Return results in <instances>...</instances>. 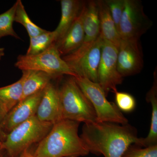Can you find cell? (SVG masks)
I'll list each match as a JSON object with an SVG mask.
<instances>
[{
    "label": "cell",
    "instance_id": "obj_1",
    "mask_svg": "<svg viewBox=\"0 0 157 157\" xmlns=\"http://www.w3.org/2000/svg\"><path fill=\"white\" fill-rule=\"evenodd\" d=\"M80 137L90 153L104 157H121L130 145L141 144L137 129L128 123L84 124Z\"/></svg>",
    "mask_w": 157,
    "mask_h": 157
},
{
    "label": "cell",
    "instance_id": "obj_2",
    "mask_svg": "<svg viewBox=\"0 0 157 157\" xmlns=\"http://www.w3.org/2000/svg\"><path fill=\"white\" fill-rule=\"evenodd\" d=\"M80 123L62 120L40 141L33 153L35 157H79L90 152L78 134Z\"/></svg>",
    "mask_w": 157,
    "mask_h": 157
},
{
    "label": "cell",
    "instance_id": "obj_3",
    "mask_svg": "<svg viewBox=\"0 0 157 157\" xmlns=\"http://www.w3.org/2000/svg\"><path fill=\"white\" fill-rule=\"evenodd\" d=\"M63 120L84 124L97 122L92 104L76 83L74 77L68 78L59 89Z\"/></svg>",
    "mask_w": 157,
    "mask_h": 157
},
{
    "label": "cell",
    "instance_id": "obj_4",
    "mask_svg": "<svg viewBox=\"0 0 157 157\" xmlns=\"http://www.w3.org/2000/svg\"><path fill=\"white\" fill-rule=\"evenodd\" d=\"M53 124L39 120L36 116L15 127L6 135L2 149L9 157H16L32 144L39 143L50 132Z\"/></svg>",
    "mask_w": 157,
    "mask_h": 157
},
{
    "label": "cell",
    "instance_id": "obj_5",
    "mask_svg": "<svg viewBox=\"0 0 157 157\" xmlns=\"http://www.w3.org/2000/svg\"><path fill=\"white\" fill-rule=\"evenodd\" d=\"M85 95L92 104L97 122H110L120 124L128 123V120L118 108L115 103L109 102L103 88L98 82L86 78L74 77Z\"/></svg>",
    "mask_w": 157,
    "mask_h": 157
},
{
    "label": "cell",
    "instance_id": "obj_6",
    "mask_svg": "<svg viewBox=\"0 0 157 157\" xmlns=\"http://www.w3.org/2000/svg\"><path fill=\"white\" fill-rule=\"evenodd\" d=\"M15 67L21 70H35L42 71L57 78L64 75L77 77L63 59L55 43L47 50L35 55H19Z\"/></svg>",
    "mask_w": 157,
    "mask_h": 157
},
{
    "label": "cell",
    "instance_id": "obj_7",
    "mask_svg": "<svg viewBox=\"0 0 157 157\" xmlns=\"http://www.w3.org/2000/svg\"><path fill=\"white\" fill-rule=\"evenodd\" d=\"M151 26V21L144 13L140 1L125 0L118 30L121 39H139Z\"/></svg>",
    "mask_w": 157,
    "mask_h": 157
},
{
    "label": "cell",
    "instance_id": "obj_8",
    "mask_svg": "<svg viewBox=\"0 0 157 157\" xmlns=\"http://www.w3.org/2000/svg\"><path fill=\"white\" fill-rule=\"evenodd\" d=\"M118 50L115 46L104 39L98 78L106 96L109 91H117V86L121 84L123 79L117 69Z\"/></svg>",
    "mask_w": 157,
    "mask_h": 157
},
{
    "label": "cell",
    "instance_id": "obj_9",
    "mask_svg": "<svg viewBox=\"0 0 157 157\" xmlns=\"http://www.w3.org/2000/svg\"><path fill=\"white\" fill-rule=\"evenodd\" d=\"M84 36L81 46L72 53L62 57L67 64L76 61L90 49L100 35L97 1H90L86 4L83 18Z\"/></svg>",
    "mask_w": 157,
    "mask_h": 157
},
{
    "label": "cell",
    "instance_id": "obj_10",
    "mask_svg": "<svg viewBox=\"0 0 157 157\" xmlns=\"http://www.w3.org/2000/svg\"><path fill=\"white\" fill-rule=\"evenodd\" d=\"M143 53L139 39H121L118 50L117 65L123 77L133 76L143 68Z\"/></svg>",
    "mask_w": 157,
    "mask_h": 157
},
{
    "label": "cell",
    "instance_id": "obj_11",
    "mask_svg": "<svg viewBox=\"0 0 157 157\" xmlns=\"http://www.w3.org/2000/svg\"><path fill=\"white\" fill-rule=\"evenodd\" d=\"M44 89L21 101L7 113L2 127L6 136L15 127L36 116Z\"/></svg>",
    "mask_w": 157,
    "mask_h": 157
},
{
    "label": "cell",
    "instance_id": "obj_12",
    "mask_svg": "<svg viewBox=\"0 0 157 157\" xmlns=\"http://www.w3.org/2000/svg\"><path fill=\"white\" fill-rule=\"evenodd\" d=\"M104 39L101 35L88 51L76 61L68 64L77 77L98 82V73Z\"/></svg>",
    "mask_w": 157,
    "mask_h": 157
},
{
    "label": "cell",
    "instance_id": "obj_13",
    "mask_svg": "<svg viewBox=\"0 0 157 157\" xmlns=\"http://www.w3.org/2000/svg\"><path fill=\"white\" fill-rule=\"evenodd\" d=\"M36 116L42 121L52 124L63 120L59 89L51 82L44 88Z\"/></svg>",
    "mask_w": 157,
    "mask_h": 157
},
{
    "label": "cell",
    "instance_id": "obj_14",
    "mask_svg": "<svg viewBox=\"0 0 157 157\" xmlns=\"http://www.w3.org/2000/svg\"><path fill=\"white\" fill-rule=\"evenodd\" d=\"M86 4V2L85 3L77 19L64 37L55 43L61 56L72 53L78 49L83 42L84 36L83 18Z\"/></svg>",
    "mask_w": 157,
    "mask_h": 157
},
{
    "label": "cell",
    "instance_id": "obj_15",
    "mask_svg": "<svg viewBox=\"0 0 157 157\" xmlns=\"http://www.w3.org/2000/svg\"><path fill=\"white\" fill-rule=\"evenodd\" d=\"M85 2L78 0H62L61 17L57 27L54 30L55 43L64 37L73 25L83 8Z\"/></svg>",
    "mask_w": 157,
    "mask_h": 157
},
{
    "label": "cell",
    "instance_id": "obj_16",
    "mask_svg": "<svg viewBox=\"0 0 157 157\" xmlns=\"http://www.w3.org/2000/svg\"><path fill=\"white\" fill-rule=\"evenodd\" d=\"M22 96L21 101L42 90L51 80L56 78L51 74L38 70H22Z\"/></svg>",
    "mask_w": 157,
    "mask_h": 157
},
{
    "label": "cell",
    "instance_id": "obj_17",
    "mask_svg": "<svg viewBox=\"0 0 157 157\" xmlns=\"http://www.w3.org/2000/svg\"><path fill=\"white\" fill-rule=\"evenodd\" d=\"M100 35L104 40L110 42L118 49L121 38L116 28L108 7L104 1H97Z\"/></svg>",
    "mask_w": 157,
    "mask_h": 157
},
{
    "label": "cell",
    "instance_id": "obj_18",
    "mask_svg": "<svg viewBox=\"0 0 157 157\" xmlns=\"http://www.w3.org/2000/svg\"><path fill=\"white\" fill-rule=\"evenodd\" d=\"M156 72H155L154 81L150 90L147 94L146 101L151 104L152 108L150 128L146 137H141V147L157 145V79Z\"/></svg>",
    "mask_w": 157,
    "mask_h": 157
},
{
    "label": "cell",
    "instance_id": "obj_19",
    "mask_svg": "<svg viewBox=\"0 0 157 157\" xmlns=\"http://www.w3.org/2000/svg\"><path fill=\"white\" fill-rule=\"evenodd\" d=\"M22 96V79L13 84L0 88V105L6 113L20 102Z\"/></svg>",
    "mask_w": 157,
    "mask_h": 157
},
{
    "label": "cell",
    "instance_id": "obj_20",
    "mask_svg": "<svg viewBox=\"0 0 157 157\" xmlns=\"http://www.w3.org/2000/svg\"><path fill=\"white\" fill-rule=\"evenodd\" d=\"M55 38L54 31H48L36 36L31 37L29 46L26 54L35 55L42 53L55 43Z\"/></svg>",
    "mask_w": 157,
    "mask_h": 157
},
{
    "label": "cell",
    "instance_id": "obj_21",
    "mask_svg": "<svg viewBox=\"0 0 157 157\" xmlns=\"http://www.w3.org/2000/svg\"><path fill=\"white\" fill-rule=\"evenodd\" d=\"M14 21L22 25L27 31L29 38L36 36L45 33L46 30L39 27L32 21L21 0H17Z\"/></svg>",
    "mask_w": 157,
    "mask_h": 157
},
{
    "label": "cell",
    "instance_id": "obj_22",
    "mask_svg": "<svg viewBox=\"0 0 157 157\" xmlns=\"http://www.w3.org/2000/svg\"><path fill=\"white\" fill-rule=\"evenodd\" d=\"M16 7V2L9 10L0 14V40L3 37L9 36L20 39L13 28Z\"/></svg>",
    "mask_w": 157,
    "mask_h": 157
},
{
    "label": "cell",
    "instance_id": "obj_23",
    "mask_svg": "<svg viewBox=\"0 0 157 157\" xmlns=\"http://www.w3.org/2000/svg\"><path fill=\"white\" fill-rule=\"evenodd\" d=\"M114 94L116 105L121 112L131 113L135 110L136 106V100L132 95L118 91Z\"/></svg>",
    "mask_w": 157,
    "mask_h": 157
},
{
    "label": "cell",
    "instance_id": "obj_24",
    "mask_svg": "<svg viewBox=\"0 0 157 157\" xmlns=\"http://www.w3.org/2000/svg\"><path fill=\"white\" fill-rule=\"evenodd\" d=\"M121 157H157V145L141 147L136 144H132Z\"/></svg>",
    "mask_w": 157,
    "mask_h": 157
},
{
    "label": "cell",
    "instance_id": "obj_25",
    "mask_svg": "<svg viewBox=\"0 0 157 157\" xmlns=\"http://www.w3.org/2000/svg\"><path fill=\"white\" fill-rule=\"evenodd\" d=\"M118 33L121 18L125 8V0H105Z\"/></svg>",
    "mask_w": 157,
    "mask_h": 157
},
{
    "label": "cell",
    "instance_id": "obj_26",
    "mask_svg": "<svg viewBox=\"0 0 157 157\" xmlns=\"http://www.w3.org/2000/svg\"><path fill=\"white\" fill-rule=\"evenodd\" d=\"M7 115V113L5 111L2 107L0 105V137L3 140L5 139L6 135L4 134L2 131V127L4 121L5 120V117Z\"/></svg>",
    "mask_w": 157,
    "mask_h": 157
},
{
    "label": "cell",
    "instance_id": "obj_27",
    "mask_svg": "<svg viewBox=\"0 0 157 157\" xmlns=\"http://www.w3.org/2000/svg\"><path fill=\"white\" fill-rule=\"evenodd\" d=\"M18 157H35L33 153L29 151V149H27L23 152Z\"/></svg>",
    "mask_w": 157,
    "mask_h": 157
},
{
    "label": "cell",
    "instance_id": "obj_28",
    "mask_svg": "<svg viewBox=\"0 0 157 157\" xmlns=\"http://www.w3.org/2000/svg\"><path fill=\"white\" fill-rule=\"evenodd\" d=\"M5 55V49L4 48H0V60Z\"/></svg>",
    "mask_w": 157,
    "mask_h": 157
},
{
    "label": "cell",
    "instance_id": "obj_29",
    "mask_svg": "<svg viewBox=\"0 0 157 157\" xmlns=\"http://www.w3.org/2000/svg\"><path fill=\"white\" fill-rule=\"evenodd\" d=\"M3 140L0 137V150H3L2 149V144Z\"/></svg>",
    "mask_w": 157,
    "mask_h": 157
},
{
    "label": "cell",
    "instance_id": "obj_30",
    "mask_svg": "<svg viewBox=\"0 0 157 157\" xmlns=\"http://www.w3.org/2000/svg\"><path fill=\"white\" fill-rule=\"evenodd\" d=\"M4 152L3 150H0V157H4L3 154V153Z\"/></svg>",
    "mask_w": 157,
    "mask_h": 157
}]
</instances>
